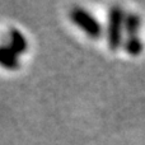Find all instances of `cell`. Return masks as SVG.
Returning a JSON list of instances; mask_svg holds the SVG:
<instances>
[{
  "mask_svg": "<svg viewBox=\"0 0 145 145\" xmlns=\"http://www.w3.org/2000/svg\"><path fill=\"white\" fill-rule=\"evenodd\" d=\"M125 13L120 7L115 5L110 9L107 25V40L108 47L116 51L122 45V31L125 25Z\"/></svg>",
  "mask_w": 145,
  "mask_h": 145,
  "instance_id": "obj_1",
  "label": "cell"
},
{
  "mask_svg": "<svg viewBox=\"0 0 145 145\" xmlns=\"http://www.w3.org/2000/svg\"><path fill=\"white\" fill-rule=\"evenodd\" d=\"M70 19L90 38H99L102 36V27L92 14L82 8H75L70 13Z\"/></svg>",
  "mask_w": 145,
  "mask_h": 145,
  "instance_id": "obj_2",
  "label": "cell"
},
{
  "mask_svg": "<svg viewBox=\"0 0 145 145\" xmlns=\"http://www.w3.org/2000/svg\"><path fill=\"white\" fill-rule=\"evenodd\" d=\"M140 25H141V19L136 13H129L125 17L123 29H125L127 37H138V32L140 29Z\"/></svg>",
  "mask_w": 145,
  "mask_h": 145,
  "instance_id": "obj_3",
  "label": "cell"
},
{
  "mask_svg": "<svg viewBox=\"0 0 145 145\" xmlns=\"http://www.w3.org/2000/svg\"><path fill=\"white\" fill-rule=\"evenodd\" d=\"M123 47H125L126 52L131 56H139L141 52H143L144 45L140 41V38L138 37H127L123 43Z\"/></svg>",
  "mask_w": 145,
  "mask_h": 145,
  "instance_id": "obj_4",
  "label": "cell"
}]
</instances>
